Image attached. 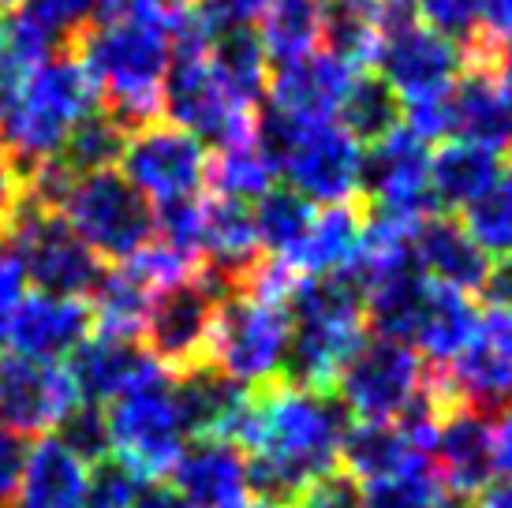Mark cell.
I'll use <instances>...</instances> for the list:
<instances>
[{
  "label": "cell",
  "mask_w": 512,
  "mask_h": 508,
  "mask_svg": "<svg viewBox=\"0 0 512 508\" xmlns=\"http://www.w3.org/2000/svg\"><path fill=\"white\" fill-rule=\"evenodd\" d=\"M348 411L326 389H307L288 378L251 389L236 445L247 456L258 501L292 505L299 490L341 467Z\"/></svg>",
  "instance_id": "1"
},
{
  "label": "cell",
  "mask_w": 512,
  "mask_h": 508,
  "mask_svg": "<svg viewBox=\"0 0 512 508\" xmlns=\"http://www.w3.org/2000/svg\"><path fill=\"white\" fill-rule=\"evenodd\" d=\"M176 27L161 19L113 15L94 19L68 42L98 90V109L124 135L161 120V83L172 60Z\"/></svg>",
  "instance_id": "2"
},
{
  "label": "cell",
  "mask_w": 512,
  "mask_h": 508,
  "mask_svg": "<svg viewBox=\"0 0 512 508\" xmlns=\"http://www.w3.org/2000/svg\"><path fill=\"white\" fill-rule=\"evenodd\" d=\"M98 109V90L75 53H53L0 101V142L8 146L15 169L30 172L64 150L72 131Z\"/></svg>",
  "instance_id": "3"
},
{
  "label": "cell",
  "mask_w": 512,
  "mask_h": 508,
  "mask_svg": "<svg viewBox=\"0 0 512 508\" xmlns=\"http://www.w3.org/2000/svg\"><path fill=\"white\" fill-rule=\"evenodd\" d=\"M292 344L285 378L333 393V381L367 340V303L352 273L299 277L288 296Z\"/></svg>",
  "instance_id": "4"
},
{
  "label": "cell",
  "mask_w": 512,
  "mask_h": 508,
  "mask_svg": "<svg viewBox=\"0 0 512 508\" xmlns=\"http://www.w3.org/2000/svg\"><path fill=\"white\" fill-rule=\"evenodd\" d=\"M255 142L270 157L277 180L288 191L303 195L311 206L356 202L363 176V146L329 120H292L281 113H262L255 127Z\"/></svg>",
  "instance_id": "5"
},
{
  "label": "cell",
  "mask_w": 512,
  "mask_h": 508,
  "mask_svg": "<svg viewBox=\"0 0 512 508\" xmlns=\"http://www.w3.org/2000/svg\"><path fill=\"white\" fill-rule=\"evenodd\" d=\"M57 213L90 251L113 266L154 243V206L120 169L79 176Z\"/></svg>",
  "instance_id": "6"
},
{
  "label": "cell",
  "mask_w": 512,
  "mask_h": 508,
  "mask_svg": "<svg viewBox=\"0 0 512 508\" xmlns=\"http://www.w3.org/2000/svg\"><path fill=\"white\" fill-rule=\"evenodd\" d=\"M0 247L15 254L23 277L34 284V292L49 296H90L101 281V258L86 247L75 228L57 210H45L30 195H23L12 225L4 228Z\"/></svg>",
  "instance_id": "7"
},
{
  "label": "cell",
  "mask_w": 512,
  "mask_h": 508,
  "mask_svg": "<svg viewBox=\"0 0 512 508\" xmlns=\"http://www.w3.org/2000/svg\"><path fill=\"white\" fill-rule=\"evenodd\" d=\"M292 318L285 303H270L251 292H228L217 307L210 333V363L243 389H258L285 378Z\"/></svg>",
  "instance_id": "8"
},
{
  "label": "cell",
  "mask_w": 512,
  "mask_h": 508,
  "mask_svg": "<svg viewBox=\"0 0 512 508\" xmlns=\"http://www.w3.org/2000/svg\"><path fill=\"white\" fill-rule=\"evenodd\" d=\"M105 426H109V445L116 449V456L135 467L146 482L165 479L191 441L169 370L116 396L105 411Z\"/></svg>",
  "instance_id": "9"
},
{
  "label": "cell",
  "mask_w": 512,
  "mask_h": 508,
  "mask_svg": "<svg viewBox=\"0 0 512 508\" xmlns=\"http://www.w3.org/2000/svg\"><path fill=\"white\" fill-rule=\"evenodd\" d=\"M228 292H236V284L214 266L199 262L191 277L165 288L154 299L143 344L169 374H184L199 363H210V333H214L217 307Z\"/></svg>",
  "instance_id": "10"
},
{
  "label": "cell",
  "mask_w": 512,
  "mask_h": 508,
  "mask_svg": "<svg viewBox=\"0 0 512 508\" xmlns=\"http://www.w3.org/2000/svg\"><path fill=\"white\" fill-rule=\"evenodd\" d=\"M427 389V363L412 344L367 337L333 381L341 408L367 423H393Z\"/></svg>",
  "instance_id": "11"
},
{
  "label": "cell",
  "mask_w": 512,
  "mask_h": 508,
  "mask_svg": "<svg viewBox=\"0 0 512 508\" xmlns=\"http://www.w3.org/2000/svg\"><path fill=\"white\" fill-rule=\"evenodd\" d=\"M206 165V146L195 135H187L184 127H172L169 120H154L131 131L120 154L124 176L143 191L150 206L199 198L206 187Z\"/></svg>",
  "instance_id": "12"
},
{
  "label": "cell",
  "mask_w": 512,
  "mask_h": 508,
  "mask_svg": "<svg viewBox=\"0 0 512 508\" xmlns=\"http://www.w3.org/2000/svg\"><path fill=\"white\" fill-rule=\"evenodd\" d=\"M430 154H434L430 142L412 135L404 124L363 146V176H359L363 206L408 221L438 213L430 198Z\"/></svg>",
  "instance_id": "13"
},
{
  "label": "cell",
  "mask_w": 512,
  "mask_h": 508,
  "mask_svg": "<svg viewBox=\"0 0 512 508\" xmlns=\"http://www.w3.org/2000/svg\"><path fill=\"white\" fill-rule=\"evenodd\" d=\"M464 68H468L464 45L449 42L445 34L412 19L385 30L378 60H374V75L397 94L400 105L453 90Z\"/></svg>",
  "instance_id": "14"
},
{
  "label": "cell",
  "mask_w": 512,
  "mask_h": 508,
  "mask_svg": "<svg viewBox=\"0 0 512 508\" xmlns=\"http://www.w3.org/2000/svg\"><path fill=\"white\" fill-rule=\"evenodd\" d=\"M79 393L72 374L60 363H42L19 352L0 355V426L15 434H53L72 408Z\"/></svg>",
  "instance_id": "15"
},
{
  "label": "cell",
  "mask_w": 512,
  "mask_h": 508,
  "mask_svg": "<svg viewBox=\"0 0 512 508\" xmlns=\"http://www.w3.org/2000/svg\"><path fill=\"white\" fill-rule=\"evenodd\" d=\"M430 464L449 494L468 497V501L483 494L494 482V423H490V415L464 408V404L441 411Z\"/></svg>",
  "instance_id": "16"
},
{
  "label": "cell",
  "mask_w": 512,
  "mask_h": 508,
  "mask_svg": "<svg viewBox=\"0 0 512 508\" xmlns=\"http://www.w3.org/2000/svg\"><path fill=\"white\" fill-rule=\"evenodd\" d=\"M172 490L187 508H247L251 505V471L240 445L225 438L187 441L180 460L169 471Z\"/></svg>",
  "instance_id": "17"
},
{
  "label": "cell",
  "mask_w": 512,
  "mask_h": 508,
  "mask_svg": "<svg viewBox=\"0 0 512 508\" xmlns=\"http://www.w3.org/2000/svg\"><path fill=\"white\" fill-rule=\"evenodd\" d=\"M356 75V68H348L329 49H314L292 64L270 68V83H266L270 109L292 120H329L337 116Z\"/></svg>",
  "instance_id": "18"
},
{
  "label": "cell",
  "mask_w": 512,
  "mask_h": 508,
  "mask_svg": "<svg viewBox=\"0 0 512 508\" xmlns=\"http://www.w3.org/2000/svg\"><path fill=\"white\" fill-rule=\"evenodd\" d=\"M150 348L143 340H124V337H86L72 355H68V374L79 393V404H113L116 396L135 389L139 381L161 374Z\"/></svg>",
  "instance_id": "19"
},
{
  "label": "cell",
  "mask_w": 512,
  "mask_h": 508,
  "mask_svg": "<svg viewBox=\"0 0 512 508\" xmlns=\"http://www.w3.org/2000/svg\"><path fill=\"white\" fill-rule=\"evenodd\" d=\"M90 303L72 296H49L34 292L23 296L8 325V344L12 352L42 359V363H64L68 355L90 337Z\"/></svg>",
  "instance_id": "20"
},
{
  "label": "cell",
  "mask_w": 512,
  "mask_h": 508,
  "mask_svg": "<svg viewBox=\"0 0 512 508\" xmlns=\"http://www.w3.org/2000/svg\"><path fill=\"white\" fill-rule=\"evenodd\" d=\"M412 258L419 273L430 284L453 288L464 296L483 292L486 273H490V258L483 247L471 240L468 228L460 225L449 213H427L412 232Z\"/></svg>",
  "instance_id": "21"
},
{
  "label": "cell",
  "mask_w": 512,
  "mask_h": 508,
  "mask_svg": "<svg viewBox=\"0 0 512 508\" xmlns=\"http://www.w3.org/2000/svg\"><path fill=\"white\" fill-rule=\"evenodd\" d=\"M367 247V206L337 202L318 206L303 243L288 258L299 277H329V273H352Z\"/></svg>",
  "instance_id": "22"
},
{
  "label": "cell",
  "mask_w": 512,
  "mask_h": 508,
  "mask_svg": "<svg viewBox=\"0 0 512 508\" xmlns=\"http://www.w3.org/2000/svg\"><path fill=\"white\" fill-rule=\"evenodd\" d=\"M172 385H176V400L191 438H225L236 445L251 389L221 374L214 363H199L184 374H172Z\"/></svg>",
  "instance_id": "23"
},
{
  "label": "cell",
  "mask_w": 512,
  "mask_h": 508,
  "mask_svg": "<svg viewBox=\"0 0 512 508\" xmlns=\"http://www.w3.org/2000/svg\"><path fill=\"white\" fill-rule=\"evenodd\" d=\"M449 98H453V139L475 142L498 154L512 150V109L494 75V64L468 60Z\"/></svg>",
  "instance_id": "24"
},
{
  "label": "cell",
  "mask_w": 512,
  "mask_h": 508,
  "mask_svg": "<svg viewBox=\"0 0 512 508\" xmlns=\"http://www.w3.org/2000/svg\"><path fill=\"white\" fill-rule=\"evenodd\" d=\"M165 288L154 281V273L131 254L128 262L101 273L98 288L90 292V322L101 337L143 340L146 318L154 311V299Z\"/></svg>",
  "instance_id": "25"
},
{
  "label": "cell",
  "mask_w": 512,
  "mask_h": 508,
  "mask_svg": "<svg viewBox=\"0 0 512 508\" xmlns=\"http://www.w3.org/2000/svg\"><path fill=\"white\" fill-rule=\"evenodd\" d=\"M262 258L255 228V202H236V198H206V243H202V262L225 273L228 281L240 288L247 269Z\"/></svg>",
  "instance_id": "26"
},
{
  "label": "cell",
  "mask_w": 512,
  "mask_h": 508,
  "mask_svg": "<svg viewBox=\"0 0 512 508\" xmlns=\"http://www.w3.org/2000/svg\"><path fill=\"white\" fill-rule=\"evenodd\" d=\"M501 169L498 150L464 139H445L430 154V198L434 210H468Z\"/></svg>",
  "instance_id": "27"
},
{
  "label": "cell",
  "mask_w": 512,
  "mask_h": 508,
  "mask_svg": "<svg viewBox=\"0 0 512 508\" xmlns=\"http://www.w3.org/2000/svg\"><path fill=\"white\" fill-rule=\"evenodd\" d=\"M483 314L475 307V299L453 288L430 284L427 307L423 318L415 325L412 348L419 352V359H427L430 367H449L456 355L468 348L475 333H479Z\"/></svg>",
  "instance_id": "28"
},
{
  "label": "cell",
  "mask_w": 512,
  "mask_h": 508,
  "mask_svg": "<svg viewBox=\"0 0 512 508\" xmlns=\"http://www.w3.org/2000/svg\"><path fill=\"white\" fill-rule=\"evenodd\" d=\"M86 464L57 434H45L27 452L19 508H83Z\"/></svg>",
  "instance_id": "29"
},
{
  "label": "cell",
  "mask_w": 512,
  "mask_h": 508,
  "mask_svg": "<svg viewBox=\"0 0 512 508\" xmlns=\"http://www.w3.org/2000/svg\"><path fill=\"white\" fill-rule=\"evenodd\" d=\"M430 452H423L415 445V438L404 426L393 423H367L356 419L348 423L341 441V471L352 475L356 482H374L393 475L400 467L415 464V460H427Z\"/></svg>",
  "instance_id": "30"
},
{
  "label": "cell",
  "mask_w": 512,
  "mask_h": 508,
  "mask_svg": "<svg viewBox=\"0 0 512 508\" xmlns=\"http://www.w3.org/2000/svg\"><path fill=\"white\" fill-rule=\"evenodd\" d=\"M258 45L277 64H292V60L307 57L322 45V30H326V4L322 0H270V8L258 19Z\"/></svg>",
  "instance_id": "31"
},
{
  "label": "cell",
  "mask_w": 512,
  "mask_h": 508,
  "mask_svg": "<svg viewBox=\"0 0 512 508\" xmlns=\"http://www.w3.org/2000/svg\"><path fill=\"white\" fill-rule=\"evenodd\" d=\"M206 187L217 198H236V202H258L270 187H277V172H273L270 157L262 154L255 139L236 142L210 154L206 165Z\"/></svg>",
  "instance_id": "32"
},
{
  "label": "cell",
  "mask_w": 512,
  "mask_h": 508,
  "mask_svg": "<svg viewBox=\"0 0 512 508\" xmlns=\"http://www.w3.org/2000/svg\"><path fill=\"white\" fill-rule=\"evenodd\" d=\"M210 64H214L217 79L225 83V90L236 101L255 109L258 98L266 94L270 83V60L258 45V34L251 30H232L210 42Z\"/></svg>",
  "instance_id": "33"
},
{
  "label": "cell",
  "mask_w": 512,
  "mask_h": 508,
  "mask_svg": "<svg viewBox=\"0 0 512 508\" xmlns=\"http://www.w3.org/2000/svg\"><path fill=\"white\" fill-rule=\"evenodd\" d=\"M337 120L359 146H370L400 127V98L374 71H359L337 109Z\"/></svg>",
  "instance_id": "34"
},
{
  "label": "cell",
  "mask_w": 512,
  "mask_h": 508,
  "mask_svg": "<svg viewBox=\"0 0 512 508\" xmlns=\"http://www.w3.org/2000/svg\"><path fill=\"white\" fill-rule=\"evenodd\" d=\"M314 210L303 195L288 191V187H270L266 195L255 202V228H258V243L270 258H292L296 247L303 243L307 228L314 221Z\"/></svg>",
  "instance_id": "35"
},
{
  "label": "cell",
  "mask_w": 512,
  "mask_h": 508,
  "mask_svg": "<svg viewBox=\"0 0 512 508\" xmlns=\"http://www.w3.org/2000/svg\"><path fill=\"white\" fill-rule=\"evenodd\" d=\"M53 53H57V38L23 8L0 15V94H8Z\"/></svg>",
  "instance_id": "36"
},
{
  "label": "cell",
  "mask_w": 512,
  "mask_h": 508,
  "mask_svg": "<svg viewBox=\"0 0 512 508\" xmlns=\"http://www.w3.org/2000/svg\"><path fill=\"white\" fill-rule=\"evenodd\" d=\"M460 225L486 258H512V161H501L494 184L464 210Z\"/></svg>",
  "instance_id": "37"
},
{
  "label": "cell",
  "mask_w": 512,
  "mask_h": 508,
  "mask_svg": "<svg viewBox=\"0 0 512 508\" xmlns=\"http://www.w3.org/2000/svg\"><path fill=\"white\" fill-rule=\"evenodd\" d=\"M124 142H128V135L101 113V109H94L83 124L75 127L72 139L64 142V150H60L57 157L75 172V176H86V172L116 169V165H120V154H124Z\"/></svg>",
  "instance_id": "38"
},
{
  "label": "cell",
  "mask_w": 512,
  "mask_h": 508,
  "mask_svg": "<svg viewBox=\"0 0 512 508\" xmlns=\"http://www.w3.org/2000/svg\"><path fill=\"white\" fill-rule=\"evenodd\" d=\"M143 486L146 479L135 467H128L120 456H105L86 467L83 508H131Z\"/></svg>",
  "instance_id": "39"
},
{
  "label": "cell",
  "mask_w": 512,
  "mask_h": 508,
  "mask_svg": "<svg viewBox=\"0 0 512 508\" xmlns=\"http://www.w3.org/2000/svg\"><path fill=\"white\" fill-rule=\"evenodd\" d=\"M408 8L423 27L445 34L449 42L464 49L479 42V0H408Z\"/></svg>",
  "instance_id": "40"
},
{
  "label": "cell",
  "mask_w": 512,
  "mask_h": 508,
  "mask_svg": "<svg viewBox=\"0 0 512 508\" xmlns=\"http://www.w3.org/2000/svg\"><path fill=\"white\" fill-rule=\"evenodd\" d=\"M57 438L83 460L86 467L98 464L109 456V426H105V411L94 404H75L72 415L57 426Z\"/></svg>",
  "instance_id": "41"
},
{
  "label": "cell",
  "mask_w": 512,
  "mask_h": 508,
  "mask_svg": "<svg viewBox=\"0 0 512 508\" xmlns=\"http://www.w3.org/2000/svg\"><path fill=\"white\" fill-rule=\"evenodd\" d=\"M187 8L202 34L214 42L232 30H251V23H258L270 8V0H191Z\"/></svg>",
  "instance_id": "42"
},
{
  "label": "cell",
  "mask_w": 512,
  "mask_h": 508,
  "mask_svg": "<svg viewBox=\"0 0 512 508\" xmlns=\"http://www.w3.org/2000/svg\"><path fill=\"white\" fill-rule=\"evenodd\" d=\"M19 8L38 19L57 42H72L101 12V0H19Z\"/></svg>",
  "instance_id": "43"
},
{
  "label": "cell",
  "mask_w": 512,
  "mask_h": 508,
  "mask_svg": "<svg viewBox=\"0 0 512 508\" xmlns=\"http://www.w3.org/2000/svg\"><path fill=\"white\" fill-rule=\"evenodd\" d=\"M288 508H363V494H359V482L337 467L322 479H314L307 490H299V497Z\"/></svg>",
  "instance_id": "44"
},
{
  "label": "cell",
  "mask_w": 512,
  "mask_h": 508,
  "mask_svg": "<svg viewBox=\"0 0 512 508\" xmlns=\"http://www.w3.org/2000/svg\"><path fill=\"white\" fill-rule=\"evenodd\" d=\"M512 42V0H479V42L468 49V60H486L498 45Z\"/></svg>",
  "instance_id": "45"
},
{
  "label": "cell",
  "mask_w": 512,
  "mask_h": 508,
  "mask_svg": "<svg viewBox=\"0 0 512 508\" xmlns=\"http://www.w3.org/2000/svg\"><path fill=\"white\" fill-rule=\"evenodd\" d=\"M27 438L0 426V508H15L23 490V471H27Z\"/></svg>",
  "instance_id": "46"
},
{
  "label": "cell",
  "mask_w": 512,
  "mask_h": 508,
  "mask_svg": "<svg viewBox=\"0 0 512 508\" xmlns=\"http://www.w3.org/2000/svg\"><path fill=\"white\" fill-rule=\"evenodd\" d=\"M23 284H27V277L15 262V254L8 247H0V344L8 340V325H12V314L23 299Z\"/></svg>",
  "instance_id": "47"
},
{
  "label": "cell",
  "mask_w": 512,
  "mask_h": 508,
  "mask_svg": "<svg viewBox=\"0 0 512 508\" xmlns=\"http://www.w3.org/2000/svg\"><path fill=\"white\" fill-rule=\"evenodd\" d=\"M23 195H27V180L19 176L12 154H8V146L0 142V236H4V228L12 225V217H15V210H19Z\"/></svg>",
  "instance_id": "48"
},
{
  "label": "cell",
  "mask_w": 512,
  "mask_h": 508,
  "mask_svg": "<svg viewBox=\"0 0 512 508\" xmlns=\"http://www.w3.org/2000/svg\"><path fill=\"white\" fill-rule=\"evenodd\" d=\"M479 296H486L490 311H512V258H498L490 266Z\"/></svg>",
  "instance_id": "49"
},
{
  "label": "cell",
  "mask_w": 512,
  "mask_h": 508,
  "mask_svg": "<svg viewBox=\"0 0 512 508\" xmlns=\"http://www.w3.org/2000/svg\"><path fill=\"white\" fill-rule=\"evenodd\" d=\"M494 479H512V408L498 411L494 423Z\"/></svg>",
  "instance_id": "50"
},
{
  "label": "cell",
  "mask_w": 512,
  "mask_h": 508,
  "mask_svg": "<svg viewBox=\"0 0 512 508\" xmlns=\"http://www.w3.org/2000/svg\"><path fill=\"white\" fill-rule=\"evenodd\" d=\"M479 333L512 363V311H490L479 322Z\"/></svg>",
  "instance_id": "51"
},
{
  "label": "cell",
  "mask_w": 512,
  "mask_h": 508,
  "mask_svg": "<svg viewBox=\"0 0 512 508\" xmlns=\"http://www.w3.org/2000/svg\"><path fill=\"white\" fill-rule=\"evenodd\" d=\"M352 4L363 8L367 15H374L385 30L404 23V19H412V15H408V0H352Z\"/></svg>",
  "instance_id": "52"
},
{
  "label": "cell",
  "mask_w": 512,
  "mask_h": 508,
  "mask_svg": "<svg viewBox=\"0 0 512 508\" xmlns=\"http://www.w3.org/2000/svg\"><path fill=\"white\" fill-rule=\"evenodd\" d=\"M131 508H187V501L165 482H146Z\"/></svg>",
  "instance_id": "53"
},
{
  "label": "cell",
  "mask_w": 512,
  "mask_h": 508,
  "mask_svg": "<svg viewBox=\"0 0 512 508\" xmlns=\"http://www.w3.org/2000/svg\"><path fill=\"white\" fill-rule=\"evenodd\" d=\"M468 508H512V479L490 482L483 494L471 497Z\"/></svg>",
  "instance_id": "54"
},
{
  "label": "cell",
  "mask_w": 512,
  "mask_h": 508,
  "mask_svg": "<svg viewBox=\"0 0 512 508\" xmlns=\"http://www.w3.org/2000/svg\"><path fill=\"white\" fill-rule=\"evenodd\" d=\"M490 64H494V75H498V83H501V90H505L509 109H512V42L498 45V49L490 53Z\"/></svg>",
  "instance_id": "55"
},
{
  "label": "cell",
  "mask_w": 512,
  "mask_h": 508,
  "mask_svg": "<svg viewBox=\"0 0 512 508\" xmlns=\"http://www.w3.org/2000/svg\"><path fill=\"white\" fill-rule=\"evenodd\" d=\"M247 508H288V505H277V501H251Z\"/></svg>",
  "instance_id": "56"
},
{
  "label": "cell",
  "mask_w": 512,
  "mask_h": 508,
  "mask_svg": "<svg viewBox=\"0 0 512 508\" xmlns=\"http://www.w3.org/2000/svg\"><path fill=\"white\" fill-rule=\"evenodd\" d=\"M322 4H329V0H322Z\"/></svg>",
  "instance_id": "57"
},
{
  "label": "cell",
  "mask_w": 512,
  "mask_h": 508,
  "mask_svg": "<svg viewBox=\"0 0 512 508\" xmlns=\"http://www.w3.org/2000/svg\"><path fill=\"white\" fill-rule=\"evenodd\" d=\"M0 15H4V12H0Z\"/></svg>",
  "instance_id": "58"
}]
</instances>
